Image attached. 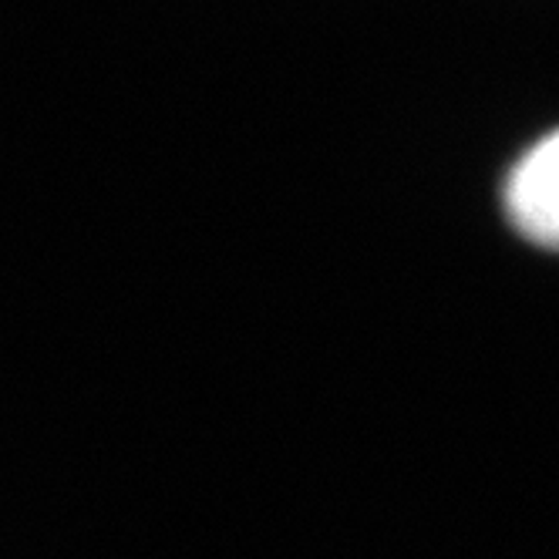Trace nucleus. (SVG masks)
<instances>
[{"label": "nucleus", "instance_id": "nucleus-1", "mask_svg": "<svg viewBox=\"0 0 559 559\" xmlns=\"http://www.w3.org/2000/svg\"><path fill=\"white\" fill-rule=\"evenodd\" d=\"M506 210L536 247L559 250V129L536 139L509 169Z\"/></svg>", "mask_w": 559, "mask_h": 559}]
</instances>
